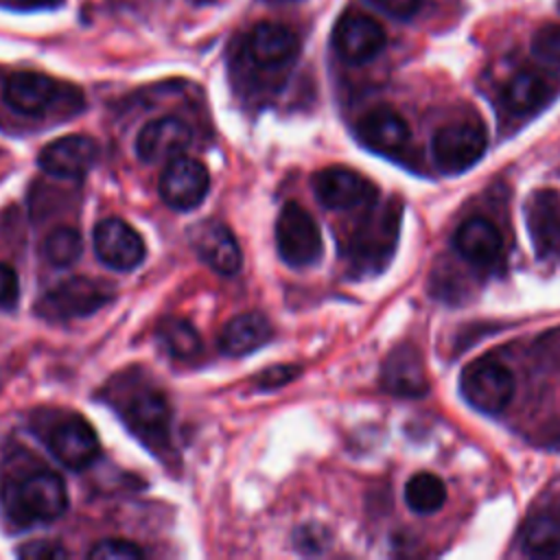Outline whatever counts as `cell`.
Instances as JSON below:
<instances>
[{
  "instance_id": "1",
  "label": "cell",
  "mask_w": 560,
  "mask_h": 560,
  "mask_svg": "<svg viewBox=\"0 0 560 560\" xmlns=\"http://www.w3.org/2000/svg\"><path fill=\"white\" fill-rule=\"evenodd\" d=\"M400 214H402V208L398 199H392L387 206L368 214L357 225V230L352 232L346 245V254L359 273H365V271L372 273V271H378L383 265H387L398 241Z\"/></svg>"
},
{
  "instance_id": "2",
  "label": "cell",
  "mask_w": 560,
  "mask_h": 560,
  "mask_svg": "<svg viewBox=\"0 0 560 560\" xmlns=\"http://www.w3.org/2000/svg\"><path fill=\"white\" fill-rule=\"evenodd\" d=\"M9 508L15 518L33 521H55L68 508V492L63 479L52 470H33L11 483Z\"/></svg>"
},
{
  "instance_id": "3",
  "label": "cell",
  "mask_w": 560,
  "mask_h": 560,
  "mask_svg": "<svg viewBox=\"0 0 560 560\" xmlns=\"http://www.w3.org/2000/svg\"><path fill=\"white\" fill-rule=\"evenodd\" d=\"M276 247L291 267H308L322 258V232L313 214L298 201L282 206L276 219Z\"/></svg>"
},
{
  "instance_id": "4",
  "label": "cell",
  "mask_w": 560,
  "mask_h": 560,
  "mask_svg": "<svg viewBox=\"0 0 560 560\" xmlns=\"http://www.w3.org/2000/svg\"><path fill=\"white\" fill-rule=\"evenodd\" d=\"M114 298V287L96 278H68L46 291L37 302V313L48 319H74L88 317L109 304Z\"/></svg>"
},
{
  "instance_id": "5",
  "label": "cell",
  "mask_w": 560,
  "mask_h": 560,
  "mask_svg": "<svg viewBox=\"0 0 560 560\" xmlns=\"http://www.w3.org/2000/svg\"><path fill=\"white\" fill-rule=\"evenodd\" d=\"M459 387L464 398L483 413L503 411L516 389L512 370L494 357H481L462 372Z\"/></svg>"
},
{
  "instance_id": "6",
  "label": "cell",
  "mask_w": 560,
  "mask_h": 560,
  "mask_svg": "<svg viewBox=\"0 0 560 560\" xmlns=\"http://www.w3.org/2000/svg\"><path fill=\"white\" fill-rule=\"evenodd\" d=\"M488 133L477 120H457L440 127L431 140V153L442 173L457 175L481 160Z\"/></svg>"
},
{
  "instance_id": "7",
  "label": "cell",
  "mask_w": 560,
  "mask_h": 560,
  "mask_svg": "<svg viewBox=\"0 0 560 560\" xmlns=\"http://www.w3.org/2000/svg\"><path fill=\"white\" fill-rule=\"evenodd\" d=\"M120 416L129 429L147 444L158 446L168 440L171 429V405L166 396L153 385H133L116 402Z\"/></svg>"
},
{
  "instance_id": "8",
  "label": "cell",
  "mask_w": 560,
  "mask_h": 560,
  "mask_svg": "<svg viewBox=\"0 0 560 560\" xmlns=\"http://www.w3.org/2000/svg\"><path fill=\"white\" fill-rule=\"evenodd\" d=\"M313 190L328 210H357L376 203V186L348 166H326L315 173Z\"/></svg>"
},
{
  "instance_id": "9",
  "label": "cell",
  "mask_w": 560,
  "mask_h": 560,
  "mask_svg": "<svg viewBox=\"0 0 560 560\" xmlns=\"http://www.w3.org/2000/svg\"><path fill=\"white\" fill-rule=\"evenodd\" d=\"M525 225L540 260L560 262V192L540 188L525 201Z\"/></svg>"
},
{
  "instance_id": "10",
  "label": "cell",
  "mask_w": 560,
  "mask_h": 560,
  "mask_svg": "<svg viewBox=\"0 0 560 560\" xmlns=\"http://www.w3.org/2000/svg\"><path fill=\"white\" fill-rule=\"evenodd\" d=\"M210 188V175L201 162L195 158L179 155L166 162V168L160 177V197L173 210H192L197 208Z\"/></svg>"
},
{
  "instance_id": "11",
  "label": "cell",
  "mask_w": 560,
  "mask_h": 560,
  "mask_svg": "<svg viewBox=\"0 0 560 560\" xmlns=\"http://www.w3.org/2000/svg\"><path fill=\"white\" fill-rule=\"evenodd\" d=\"M94 252L103 265L131 271L144 260L147 247L136 228L118 217H107L94 228Z\"/></svg>"
},
{
  "instance_id": "12",
  "label": "cell",
  "mask_w": 560,
  "mask_h": 560,
  "mask_svg": "<svg viewBox=\"0 0 560 560\" xmlns=\"http://www.w3.org/2000/svg\"><path fill=\"white\" fill-rule=\"evenodd\" d=\"M332 46L343 61L365 63L385 48V31L365 13H346L332 31Z\"/></svg>"
},
{
  "instance_id": "13",
  "label": "cell",
  "mask_w": 560,
  "mask_h": 560,
  "mask_svg": "<svg viewBox=\"0 0 560 560\" xmlns=\"http://www.w3.org/2000/svg\"><path fill=\"white\" fill-rule=\"evenodd\" d=\"M192 129L179 116H162L147 122L136 136V155L142 162H171L190 147Z\"/></svg>"
},
{
  "instance_id": "14",
  "label": "cell",
  "mask_w": 560,
  "mask_h": 560,
  "mask_svg": "<svg viewBox=\"0 0 560 560\" xmlns=\"http://www.w3.org/2000/svg\"><path fill=\"white\" fill-rule=\"evenodd\" d=\"M98 160V147L90 136L70 133L48 142L37 158V164L55 177H83Z\"/></svg>"
},
{
  "instance_id": "15",
  "label": "cell",
  "mask_w": 560,
  "mask_h": 560,
  "mask_svg": "<svg viewBox=\"0 0 560 560\" xmlns=\"http://www.w3.org/2000/svg\"><path fill=\"white\" fill-rule=\"evenodd\" d=\"M48 448L52 455L72 470H83L98 457V438L92 424L83 418H68L48 431Z\"/></svg>"
},
{
  "instance_id": "16",
  "label": "cell",
  "mask_w": 560,
  "mask_h": 560,
  "mask_svg": "<svg viewBox=\"0 0 560 560\" xmlns=\"http://www.w3.org/2000/svg\"><path fill=\"white\" fill-rule=\"evenodd\" d=\"M2 96L13 112L26 116H42L61 96V85L48 74L22 70L13 72L7 79Z\"/></svg>"
},
{
  "instance_id": "17",
  "label": "cell",
  "mask_w": 560,
  "mask_h": 560,
  "mask_svg": "<svg viewBox=\"0 0 560 560\" xmlns=\"http://www.w3.org/2000/svg\"><path fill=\"white\" fill-rule=\"evenodd\" d=\"M192 243L199 258L217 273L234 276L241 271V265H243L241 245L236 236L230 232V228H225L223 223L206 221L197 225Z\"/></svg>"
},
{
  "instance_id": "18",
  "label": "cell",
  "mask_w": 560,
  "mask_h": 560,
  "mask_svg": "<svg viewBox=\"0 0 560 560\" xmlns=\"http://www.w3.org/2000/svg\"><path fill=\"white\" fill-rule=\"evenodd\" d=\"M359 140L383 155H394L402 151L409 142L407 120L392 107H374L357 122Z\"/></svg>"
},
{
  "instance_id": "19",
  "label": "cell",
  "mask_w": 560,
  "mask_h": 560,
  "mask_svg": "<svg viewBox=\"0 0 560 560\" xmlns=\"http://www.w3.org/2000/svg\"><path fill=\"white\" fill-rule=\"evenodd\" d=\"M249 57L260 68L289 66L300 52L298 35L278 22H260L254 26L247 44Z\"/></svg>"
},
{
  "instance_id": "20",
  "label": "cell",
  "mask_w": 560,
  "mask_h": 560,
  "mask_svg": "<svg viewBox=\"0 0 560 560\" xmlns=\"http://www.w3.org/2000/svg\"><path fill=\"white\" fill-rule=\"evenodd\" d=\"M453 243L457 254L477 267H492L503 256V236L499 228L483 217L466 219L457 228Z\"/></svg>"
},
{
  "instance_id": "21",
  "label": "cell",
  "mask_w": 560,
  "mask_h": 560,
  "mask_svg": "<svg viewBox=\"0 0 560 560\" xmlns=\"http://www.w3.org/2000/svg\"><path fill=\"white\" fill-rule=\"evenodd\" d=\"M383 387L396 396H422L429 389L422 357L413 346L396 348L383 363Z\"/></svg>"
},
{
  "instance_id": "22",
  "label": "cell",
  "mask_w": 560,
  "mask_h": 560,
  "mask_svg": "<svg viewBox=\"0 0 560 560\" xmlns=\"http://www.w3.org/2000/svg\"><path fill=\"white\" fill-rule=\"evenodd\" d=\"M553 92L556 88L545 74L536 70H521L508 81L503 90V105L510 114L529 116L542 109L551 101Z\"/></svg>"
},
{
  "instance_id": "23",
  "label": "cell",
  "mask_w": 560,
  "mask_h": 560,
  "mask_svg": "<svg viewBox=\"0 0 560 560\" xmlns=\"http://www.w3.org/2000/svg\"><path fill=\"white\" fill-rule=\"evenodd\" d=\"M271 324L265 315L241 313L223 326L219 335V348L228 357H243L265 346L271 339Z\"/></svg>"
},
{
  "instance_id": "24",
  "label": "cell",
  "mask_w": 560,
  "mask_h": 560,
  "mask_svg": "<svg viewBox=\"0 0 560 560\" xmlns=\"http://www.w3.org/2000/svg\"><path fill=\"white\" fill-rule=\"evenodd\" d=\"M523 549L534 558H556L560 556V516L536 514L525 523Z\"/></svg>"
},
{
  "instance_id": "25",
  "label": "cell",
  "mask_w": 560,
  "mask_h": 560,
  "mask_svg": "<svg viewBox=\"0 0 560 560\" xmlns=\"http://www.w3.org/2000/svg\"><path fill=\"white\" fill-rule=\"evenodd\" d=\"M155 337H158V343L160 348L173 357V359H179V361H188V359H195L199 352H201V339H199V332L195 330V326L186 319H177V317H171V319H164L158 330H155Z\"/></svg>"
},
{
  "instance_id": "26",
  "label": "cell",
  "mask_w": 560,
  "mask_h": 560,
  "mask_svg": "<svg viewBox=\"0 0 560 560\" xmlns=\"http://www.w3.org/2000/svg\"><path fill=\"white\" fill-rule=\"evenodd\" d=\"M446 501V486L433 472H418L405 483V503L418 514H433Z\"/></svg>"
},
{
  "instance_id": "27",
  "label": "cell",
  "mask_w": 560,
  "mask_h": 560,
  "mask_svg": "<svg viewBox=\"0 0 560 560\" xmlns=\"http://www.w3.org/2000/svg\"><path fill=\"white\" fill-rule=\"evenodd\" d=\"M42 252H44V258L52 267H70L81 256V252H83L81 234L74 228H70V225L55 228L44 238Z\"/></svg>"
},
{
  "instance_id": "28",
  "label": "cell",
  "mask_w": 560,
  "mask_h": 560,
  "mask_svg": "<svg viewBox=\"0 0 560 560\" xmlns=\"http://www.w3.org/2000/svg\"><path fill=\"white\" fill-rule=\"evenodd\" d=\"M532 52L547 66L560 68V24H545L532 37Z\"/></svg>"
},
{
  "instance_id": "29",
  "label": "cell",
  "mask_w": 560,
  "mask_h": 560,
  "mask_svg": "<svg viewBox=\"0 0 560 560\" xmlns=\"http://www.w3.org/2000/svg\"><path fill=\"white\" fill-rule=\"evenodd\" d=\"M144 551L125 538H105L90 547L88 558L92 560H140Z\"/></svg>"
},
{
  "instance_id": "30",
  "label": "cell",
  "mask_w": 560,
  "mask_h": 560,
  "mask_svg": "<svg viewBox=\"0 0 560 560\" xmlns=\"http://www.w3.org/2000/svg\"><path fill=\"white\" fill-rule=\"evenodd\" d=\"M18 556L28 560H61V558H68V551L63 549V545L55 540H33L20 547Z\"/></svg>"
},
{
  "instance_id": "31",
  "label": "cell",
  "mask_w": 560,
  "mask_h": 560,
  "mask_svg": "<svg viewBox=\"0 0 560 560\" xmlns=\"http://www.w3.org/2000/svg\"><path fill=\"white\" fill-rule=\"evenodd\" d=\"M20 298V282L13 267L0 262V308L15 306Z\"/></svg>"
},
{
  "instance_id": "32",
  "label": "cell",
  "mask_w": 560,
  "mask_h": 560,
  "mask_svg": "<svg viewBox=\"0 0 560 560\" xmlns=\"http://www.w3.org/2000/svg\"><path fill=\"white\" fill-rule=\"evenodd\" d=\"M370 2L383 13L398 20H409L422 4V0H370Z\"/></svg>"
},
{
  "instance_id": "33",
  "label": "cell",
  "mask_w": 560,
  "mask_h": 560,
  "mask_svg": "<svg viewBox=\"0 0 560 560\" xmlns=\"http://www.w3.org/2000/svg\"><path fill=\"white\" fill-rule=\"evenodd\" d=\"M295 374H298V370L293 365H273V368L265 370L256 378V383H258V387H280L287 381H291Z\"/></svg>"
},
{
  "instance_id": "34",
  "label": "cell",
  "mask_w": 560,
  "mask_h": 560,
  "mask_svg": "<svg viewBox=\"0 0 560 560\" xmlns=\"http://www.w3.org/2000/svg\"><path fill=\"white\" fill-rule=\"evenodd\" d=\"M22 4H26V7H55V4H59L61 0H20Z\"/></svg>"
}]
</instances>
